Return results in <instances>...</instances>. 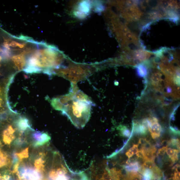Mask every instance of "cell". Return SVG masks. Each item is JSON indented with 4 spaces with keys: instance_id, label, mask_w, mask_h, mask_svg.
<instances>
[{
    "instance_id": "cell-1",
    "label": "cell",
    "mask_w": 180,
    "mask_h": 180,
    "mask_svg": "<svg viewBox=\"0 0 180 180\" xmlns=\"http://www.w3.org/2000/svg\"><path fill=\"white\" fill-rule=\"evenodd\" d=\"M64 57L55 47L43 42L28 56L23 70L26 74L44 73L52 76V71L62 67Z\"/></svg>"
},
{
    "instance_id": "cell-2",
    "label": "cell",
    "mask_w": 180,
    "mask_h": 180,
    "mask_svg": "<svg viewBox=\"0 0 180 180\" xmlns=\"http://www.w3.org/2000/svg\"><path fill=\"white\" fill-rule=\"evenodd\" d=\"M18 116L12 112L0 116V147L11 153L28 145L26 136L28 130L24 131L19 127Z\"/></svg>"
},
{
    "instance_id": "cell-3",
    "label": "cell",
    "mask_w": 180,
    "mask_h": 180,
    "mask_svg": "<svg viewBox=\"0 0 180 180\" xmlns=\"http://www.w3.org/2000/svg\"><path fill=\"white\" fill-rule=\"evenodd\" d=\"M73 98L65 105L62 112L75 127L82 128L89 121L94 103L92 100H82L75 98L73 92Z\"/></svg>"
},
{
    "instance_id": "cell-4",
    "label": "cell",
    "mask_w": 180,
    "mask_h": 180,
    "mask_svg": "<svg viewBox=\"0 0 180 180\" xmlns=\"http://www.w3.org/2000/svg\"><path fill=\"white\" fill-rule=\"evenodd\" d=\"M83 66L73 65L67 68L62 66L53 70L52 74L64 77L70 81L71 83L76 84L80 81L86 79L91 74L88 68Z\"/></svg>"
},
{
    "instance_id": "cell-5",
    "label": "cell",
    "mask_w": 180,
    "mask_h": 180,
    "mask_svg": "<svg viewBox=\"0 0 180 180\" xmlns=\"http://www.w3.org/2000/svg\"><path fill=\"white\" fill-rule=\"evenodd\" d=\"M26 139L28 145L37 148L47 145L51 137L46 133L36 131L31 128L26 132Z\"/></svg>"
},
{
    "instance_id": "cell-6",
    "label": "cell",
    "mask_w": 180,
    "mask_h": 180,
    "mask_svg": "<svg viewBox=\"0 0 180 180\" xmlns=\"http://www.w3.org/2000/svg\"><path fill=\"white\" fill-rule=\"evenodd\" d=\"M151 124L148 128L153 139H156L160 137L163 133V129L158 122V120L157 117L150 118Z\"/></svg>"
},
{
    "instance_id": "cell-7",
    "label": "cell",
    "mask_w": 180,
    "mask_h": 180,
    "mask_svg": "<svg viewBox=\"0 0 180 180\" xmlns=\"http://www.w3.org/2000/svg\"><path fill=\"white\" fill-rule=\"evenodd\" d=\"M157 150V148L155 146L153 145L150 148H141L139 151L142 153L144 161H154L156 157L155 154Z\"/></svg>"
},
{
    "instance_id": "cell-8",
    "label": "cell",
    "mask_w": 180,
    "mask_h": 180,
    "mask_svg": "<svg viewBox=\"0 0 180 180\" xmlns=\"http://www.w3.org/2000/svg\"><path fill=\"white\" fill-rule=\"evenodd\" d=\"M148 130L141 122L134 121L133 122V128L132 134L133 136L136 135H146L148 133Z\"/></svg>"
},
{
    "instance_id": "cell-9",
    "label": "cell",
    "mask_w": 180,
    "mask_h": 180,
    "mask_svg": "<svg viewBox=\"0 0 180 180\" xmlns=\"http://www.w3.org/2000/svg\"><path fill=\"white\" fill-rule=\"evenodd\" d=\"M124 169L128 172H137L142 173L143 171L141 165L139 161H136L130 164L124 165Z\"/></svg>"
},
{
    "instance_id": "cell-10",
    "label": "cell",
    "mask_w": 180,
    "mask_h": 180,
    "mask_svg": "<svg viewBox=\"0 0 180 180\" xmlns=\"http://www.w3.org/2000/svg\"><path fill=\"white\" fill-rule=\"evenodd\" d=\"M166 152L172 165L178 161L179 159V150L168 148Z\"/></svg>"
},
{
    "instance_id": "cell-11",
    "label": "cell",
    "mask_w": 180,
    "mask_h": 180,
    "mask_svg": "<svg viewBox=\"0 0 180 180\" xmlns=\"http://www.w3.org/2000/svg\"><path fill=\"white\" fill-rule=\"evenodd\" d=\"M153 173V180H166V177L160 169L156 166L152 170Z\"/></svg>"
},
{
    "instance_id": "cell-12",
    "label": "cell",
    "mask_w": 180,
    "mask_h": 180,
    "mask_svg": "<svg viewBox=\"0 0 180 180\" xmlns=\"http://www.w3.org/2000/svg\"><path fill=\"white\" fill-rule=\"evenodd\" d=\"M118 130L119 131L120 134L123 137L129 138V139H130L133 136L130 129L125 125L118 126Z\"/></svg>"
},
{
    "instance_id": "cell-13",
    "label": "cell",
    "mask_w": 180,
    "mask_h": 180,
    "mask_svg": "<svg viewBox=\"0 0 180 180\" xmlns=\"http://www.w3.org/2000/svg\"><path fill=\"white\" fill-rule=\"evenodd\" d=\"M120 179L119 177L110 172L107 167L104 170L100 180H120Z\"/></svg>"
},
{
    "instance_id": "cell-14",
    "label": "cell",
    "mask_w": 180,
    "mask_h": 180,
    "mask_svg": "<svg viewBox=\"0 0 180 180\" xmlns=\"http://www.w3.org/2000/svg\"><path fill=\"white\" fill-rule=\"evenodd\" d=\"M136 72L138 76L140 77H145L148 74V70L145 66L140 64L136 68Z\"/></svg>"
},
{
    "instance_id": "cell-15",
    "label": "cell",
    "mask_w": 180,
    "mask_h": 180,
    "mask_svg": "<svg viewBox=\"0 0 180 180\" xmlns=\"http://www.w3.org/2000/svg\"><path fill=\"white\" fill-rule=\"evenodd\" d=\"M142 176L137 172H128L124 180H142Z\"/></svg>"
},
{
    "instance_id": "cell-16",
    "label": "cell",
    "mask_w": 180,
    "mask_h": 180,
    "mask_svg": "<svg viewBox=\"0 0 180 180\" xmlns=\"http://www.w3.org/2000/svg\"><path fill=\"white\" fill-rule=\"evenodd\" d=\"M168 148L170 147L171 148H176L180 150V140L176 138H173L167 141V146Z\"/></svg>"
},
{
    "instance_id": "cell-17",
    "label": "cell",
    "mask_w": 180,
    "mask_h": 180,
    "mask_svg": "<svg viewBox=\"0 0 180 180\" xmlns=\"http://www.w3.org/2000/svg\"><path fill=\"white\" fill-rule=\"evenodd\" d=\"M139 145H134L133 147L129 149L128 151L126 152L125 154L127 156L128 158H130L135 154H136L138 152H139Z\"/></svg>"
},
{
    "instance_id": "cell-18",
    "label": "cell",
    "mask_w": 180,
    "mask_h": 180,
    "mask_svg": "<svg viewBox=\"0 0 180 180\" xmlns=\"http://www.w3.org/2000/svg\"><path fill=\"white\" fill-rule=\"evenodd\" d=\"M156 166L154 161H145L141 165L143 170L145 169L152 170Z\"/></svg>"
},
{
    "instance_id": "cell-19",
    "label": "cell",
    "mask_w": 180,
    "mask_h": 180,
    "mask_svg": "<svg viewBox=\"0 0 180 180\" xmlns=\"http://www.w3.org/2000/svg\"><path fill=\"white\" fill-rule=\"evenodd\" d=\"M161 75L160 73H155L153 74L152 76L151 80L152 84L154 86H157L161 80Z\"/></svg>"
},
{
    "instance_id": "cell-20",
    "label": "cell",
    "mask_w": 180,
    "mask_h": 180,
    "mask_svg": "<svg viewBox=\"0 0 180 180\" xmlns=\"http://www.w3.org/2000/svg\"><path fill=\"white\" fill-rule=\"evenodd\" d=\"M81 176H82V179L80 180H88L86 176L83 173L80 174Z\"/></svg>"
},
{
    "instance_id": "cell-21",
    "label": "cell",
    "mask_w": 180,
    "mask_h": 180,
    "mask_svg": "<svg viewBox=\"0 0 180 180\" xmlns=\"http://www.w3.org/2000/svg\"><path fill=\"white\" fill-rule=\"evenodd\" d=\"M142 180H144L143 179H142Z\"/></svg>"
}]
</instances>
